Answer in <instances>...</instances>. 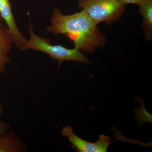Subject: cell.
I'll return each instance as SVG.
<instances>
[{"mask_svg":"<svg viewBox=\"0 0 152 152\" xmlns=\"http://www.w3.org/2000/svg\"><path fill=\"white\" fill-rule=\"evenodd\" d=\"M11 128V125L9 123L0 121V134L7 132Z\"/></svg>","mask_w":152,"mask_h":152,"instance_id":"obj_9","label":"cell"},{"mask_svg":"<svg viewBox=\"0 0 152 152\" xmlns=\"http://www.w3.org/2000/svg\"><path fill=\"white\" fill-rule=\"evenodd\" d=\"M3 111H4V109H3L2 105L0 101V116L2 115Z\"/></svg>","mask_w":152,"mask_h":152,"instance_id":"obj_11","label":"cell"},{"mask_svg":"<svg viewBox=\"0 0 152 152\" xmlns=\"http://www.w3.org/2000/svg\"><path fill=\"white\" fill-rule=\"evenodd\" d=\"M0 15L12 35L14 44L20 50L27 39L23 37L17 26L9 0H0Z\"/></svg>","mask_w":152,"mask_h":152,"instance_id":"obj_5","label":"cell"},{"mask_svg":"<svg viewBox=\"0 0 152 152\" xmlns=\"http://www.w3.org/2000/svg\"><path fill=\"white\" fill-rule=\"evenodd\" d=\"M0 23H4V20H3L1 17V15H0Z\"/></svg>","mask_w":152,"mask_h":152,"instance_id":"obj_12","label":"cell"},{"mask_svg":"<svg viewBox=\"0 0 152 152\" xmlns=\"http://www.w3.org/2000/svg\"><path fill=\"white\" fill-rule=\"evenodd\" d=\"M48 32L54 35L64 34L73 41L75 48L85 53H91L102 46L105 37L83 10L64 15L59 9H54Z\"/></svg>","mask_w":152,"mask_h":152,"instance_id":"obj_1","label":"cell"},{"mask_svg":"<svg viewBox=\"0 0 152 152\" xmlns=\"http://www.w3.org/2000/svg\"><path fill=\"white\" fill-rule=\"evenodd\" d=\"M29 33L30 39L27 40L21 50H33L46 54L53 59L58 61V68L64 61H72L84 64L91 62L80 49L76 48L69 49L60 45H53L48 40L39 37L34 32L31 24Z\"/></svg>","mask_w":152,"mask_h":152,"instance_id":"obj_2","label":"cell"},{"mask_svg":"<svg viewBox=\"0 0 152 152\" xmlns=\"http://www.w3.org/2000/svg\"><path fill=\"white\" fill-rule=\"evenodd\" d=\"M139 12L143 18L144 35L146 41L152 39V0H145L138 5Z\"/></svg>","mask_w":152,"mask_h":152,"instance_id":"obj_8","label":"cell"},{"mask_svg":"<svg viewBox=\"0 0 152 152\" xmlns=\"http://www.w3.org/2000/svg\"><path fill=\"white\" fill-rule=\"evenodd\" d=\"M27 150L13 131L0 134V152H23Z\"/></svg>","mask_w":152,"mask_h":152,"instance_id":"obj_7","label":"cell"},{"mask_svg":"<svg viewBox=\"0 0 152 152\" xmlns=\"http://www.w3.org/2000/svg\"><path fill=\"white\" fill-rule=\"evenodd\" d=\"M14 39L12 33L4 23H0V74L5 71L6 65L10 61V53Z\"/></svg>","mask_w":152,"mask_h":152,"instance_id":"obj_6","label":"cell"},{"mask_svg":"<svg viewBox=\"0 0 152 152\" xmlns=\"http://www.w3.org/2000/svg\"><path fill=\"white\" fill-rule=\"evenodd\" d=\"M120 3L125 5L127 4H135L139 5L145 0H118Z\"/></svg>","mask_w":152,"mask_h":152,"instance_id":"obj_10","label":"cell"},{"mask_svg":"<svg viewBox=\"0 0 152 152\" xmlns=\"http://www.w3.org/2000/svg\"><path fill=\"white\" fill-rule=\"evenodd\" d=\"M61 135L66 137L72 144V148L79 152H106L112 142L111 139L108 136L101 134L98 141L91 142L83 140L75 134L70 126L64 127Z\"/></svg>","mask_w":152,"mask_h":152,"instance_id":"obj_4","label":"cell"},{"mask_svg":"<svg viewBox=\"0 0 152 152\" xmlns=\"http://www.w3.org/2000/svg\"><path fill=\"white\" fill-rule=\"evenodd\" d=\"M78 6L96 25L117 20L125 10L124 5L118 0H79Z\"/></svg>","mask_w":152,"mask_h":152,"instance_id":"obj_3","label":"cell"}]
</instances>
